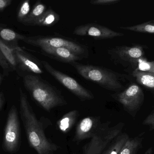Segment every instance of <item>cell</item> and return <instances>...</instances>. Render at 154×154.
I'll list each match as a JSON object with an SVG mask.
<instances>
[{
  "label": "cell",
  "instance_id": "obj_8",
  "mask_svg": "<svg viewBox=\"0 0 154 154\" xmlns=\"http://www.w3.org/2000/svg\"><path fill=\"white\" fill-rule=\"evenodd\" d=\"M41 63L48 73L81 100L94 99L92 92L82 86L75 79L58 70L47 61H42Z\"/></svg>",
  "mask_w": 154,
  "mask_h": 154
},
{
  "label": "cell",
  "instance_id": "obj_10",
  "mask_svg": "<svg viewBox=\"0 0 154 154\" xmlns=\"http://www.w3.org/2000/svg\"><path fill=\"white\" fill-rule=\"evenodd\" d=\"M73 33L80 36L92 37L95 39L104 40L124 36V33L96 23L82 24L75 28Z\"/></svg>",
  "mask_w": 154,
  "mask_h": 154
},
{
  "label": "cell",
  "instance_id": "obj_22",
  "mask_svg": "<svg viewBox=\"0 0 154 154\" xmlns=\"http://www.w3.org/2000/svg\"><path fill=\"white\" fill-rule=\"evenodd\" d=\"M120 29L141 33H154V20L132 26H122Z\"/></svg>",
  "mask_w": 154,
  "mask_h": 154
},
{
  "label": "cell",
  "instance_id": "obj_5",
  "mask_svg": "<svg viewBox=\"0 0 154 154\" xmlns=\"http://www.w3.org/2000/svg\"><path fill=\"white\" fill-rule=\"evenodd\" d=\"M23 41L39 48L43 47L66 48L83 58H88L89 56L88 49L86 45L65 37L49 35L25 36Z\"/></svg>",
  "mask_w": 154,
  "mask_h": 154
},
{
  "label": "cell",
  "instance_id": "obj_26",
  "mask_svg": "<svg viewBox=\"0 0 154 154\" xmlns=\"http://www.w3.org/2000/svg\"><path fill=\"white\" fill-rule=\"evenodd\" d=\"M143 124L149 127L150 130H154V109L143 120Z\"/></svg>",
  "mask_w": 154,
  "mask_h": 154
},
{
  "label": "cell",
  "instance_id": "obj_17",
  "mask_svg": "<svg viewBox=\"0 0 154 154\" xmlns=\"http://www.w3.org/2000/svg\"><path fill=\"white\" fill-rule=\"evenodd\" d=\"M79 111L73 110L65 114L57 122V126L62 133L66 134L70 131L76 122Z\"/></svg>",
  "mask_w": 154,
  "mask_h": 154
},
{
  "label": "cell",
  "instance_id": "obj_12",
  "mask_svg": "<svg viewBox=\"0 0 154 154\" xmlns=\"http://www.w3.org/2000/svg\"><path fill=\"white\" fill-rule=\"evenodd\" d=\"M101 123L98 117H87L83 118L77 125L75 139L81 141L90 139Z\"/></svg>",
  "mask_w": 154,
  "mask_h": 154
},
{
  "label": "cell",
  "instance_id": "obj_1",
  "mask_svg": "<svg viewBox=\"0 0 154 154\" xmlns=\"http://www.w3.org/2000/svg\"><path fill=\"white\" fill-rule=\"evenodd\" d=\"M20 113L28 143L38 154H54L59 146L45 134V125L37 118L26 94L20 89Z\"/></svg>",
  "mask_w": 154,
  "mask_h": 154
},
{
  "label": "cell",
  "instance_id": "obj_2",
  "mask_svg": "<svg viewBox=\"0 0 154 154\" xmlns=\"http://www.w3.org/2000/svg\"><path fill=\"white\" fill-rule=\"evenodd\" d=\"M23 83L33 99L48 112L67 104L61 92L56 87L37 75H25Z\"/></svg>",
  "mask_w": 154,
  "mask_h": 154
},
{
  "label": "cell",
  "instance_id": "obj_6",
  "mask_svg": "<svg viewBox=\"0 0 154 154\" xmlns=\"http://www.w3.org/2000/svg\"><path fill=\"white\" fill-rule=\"evenodd\" d=\"M142 45L132 46H117L109 49L107 52L111 60L116 64L126 67L130 66L134 68L138 61L145 58L144 49Z\"/></svg>",
  "mask_w": 154,
  "mask_h": 154
},
{
  "label": "cell",
  "instance_id": "obj_9",
  "mask_svg": "<svg viewBox=\"0 0 154 154\" xmlns=\"http://www.w3.org/2000/svg\"><path fill=\"white\" fill-rule=\"evenodd\" d=\"M112 97L129 112H135L141 108L144 101V94L140 86L132 84L125 90L117 92Z\"/></svg>",
  "mask_w": 154,
  "mask_h": 154
},
{
  "label": "cell",
  "instance_id": "obj_23",
  "mask_svg": "<svg viewBox=\"0 0 154 154\" xmlns=\"http://www.w3.org/2000/svg\"><path fill=\"white\" fill-rule=\"evenodd\" d=\"M30 2L29 0L23 1L20 5L17 13V19L20 22H23L27 18L30 12Z\"/></svg>",
  "mask_w": 154,
  "mask_h": 154
},
{
  "label": "cell",
  "instance_id": "obj_16",
  "mask_svg": "<svg viewBox=\"0 0 154 154\" xmlns=\"http://www.w3.org/2000/svg\"><path fill=\"white\" fill-rule=\"evenodd\" d=\"M60 19V14L49 7L39 18L34 21L30 26L51 27L57 23Z\"/></svg>",
  "mask_w": 154,
  "mask_h": 154
},
{
  "label": "cell",
  "instance_id": "obj_4",
  "mask_svg": "<svg viewBox=\"0 0 154 154\" xmlns=\"http://www.w3.org/2000/svg\"><path fill=\"white\" fill-rule=\"evenodd\" d=\"M111 122L101 123L89 142L83 148V154H102L113 141L122 133L125 126L120 122L110 126Z\"/></svg>",
  "mask_w": 154,
  "mask_h": 154
},
{
  "label": "cell",
  "instance_id": "obj_7",
  "mask_svg": "<svg viewBox=\"0 0 154 154\" xmlns=\"http://www.w3.org/2000/svg\"><path fill=\"white\" fill-rule=\"evenodd\" d=\"M20 128L18 110L15 105H12L8 113L3 138L2 146L5 152L13 153L19 150Z\"/></svg>",
  "mask_w": 154,
  "mask_h": 154
},
{
  "label": "cell",
  "instance_id": "obj_13",
  "mask_svg": "<svg viewBox=\"0 0 154 154\" xmlns=\"http://www.w3.org/2000/svg\"><path fill=\"white\" fill-rule=\"evenodd\" d=\"M45 56L60 62L70 64L83 59L70 50L63 48L43 47L40 48Z\"/></svg>",
  "mask_w": 154,
  "mask_h": 154
},
{
  "label": "cell",
  "instance_id": "obj_15",
  "mask_svg": "<svg viewBox=\"0 0 154 154\" xmlns=\"http://www.w3.org/2000/svg\"><path fill=\"white\" fill-rule=\"evenodd\" d=\"M25 37V36L0 24V39L11 47L14 48L19 46V41L23 40Z\"/></svg>",
  "mask_w": 154,
  "mask_h": 154
},
{
  "label": "cell",
  "instance_id": "obj_11",
  "mask_svg": "<svg viewBox=\"0 0 154 154\" xmlns=\"http://www.w3.org/2000/svg\"><path fill=\"white\" fill-rule=\"evenodd\" d=\"M17 66L22 70L35 75L43 74L42 64L38 60L27 53L19 46L14 48Z\"/></svg>",
  "mask_w": 154,
  "mask_h": 154
},
{
  "label": "cell",
  "instance_id": "obj_27",
  "mask_svg": "<svg viewBox=\"0 0 154 154\" xmlns=\"http://www.w3.org/2000/svg\"><path fill=\"white\" fill-rule=\"evenodd\" d=\"M11 2V0H0V12L4 11Z\"/></svg>",
  "mask_w": 154,
  "mask_h": 154
},
{
  "label": "cell",
  "instance_id": "obj_14",
  "mask_svg": "<svg viewBox=\"0 0 154 154\" xmlns=\"http://www.w3.org/2000/svg\"><path fill=\"white\" fill-rule=\"evenodd\" d=\"M0 67L6 73L16 70L18 66L14 55V48L0 39Z\"/></svg>",
  "mask_w": 154,
  "mask_h": 154
},
{
  "label": "cell",
  "instance_id": "obj_18",
  "mask_svg": "<svg viewBox=\"0 0 154 154\" xmlns=\"http://www.w3.org/2000/svg\"><path fill=\"white\" fill-rule=\"evenodd\" d=\"M132 75L138 84L152 91H154V75L145 71L134 70Z\"/></svg>",
  "mask_w": 154,
  "mask_h": 154
},
{
  "label": "cell",
  "instance_id": "obj_20",
  "mask_svg": "<svg viewBox=\"0 0 154 154\" xmlns=\"http://www.w3.org/2000/svg\"><path fill=\"white\" fill-rule=\"evenodd\" d=\"M47 9V7L45 4L41 1H37L22 24L24 25L30 26L34 21L39 18L46 11Z\"/></svg>",
  "mask_w": 154,
  "mask_h": 154
},
{
  "label": "cell",
  "instance_id": "obj_24",
  "mask_svg": "<svg viewBox=\"0 0 154 154\" xmlns=\"http://www.w3.org/2000/svg\"><path fill=\"white\" fill-rule=\"evenodd\" d=\"M134 70L148 72L154 75V61H147L146 58L140 59L134 68Z\"/></svg>",
  "mask_w": 154,
  "mask_h": 154
},
{
  "label": "cell",
  "instance_id": "obj_3",
  "mask_svg": "<svg viewBox=\"0 0 154 154\" xmlns=\"http://www.w3.org/2000/svg\"><path fill=\"white\" fill-rule=\"evenodd\" d=\"M70 65L83 78L94 82L105 89L118 92L124 88L122 81L125 79V75L107 68L77 61Z\"/></svg>",
  "mask_w": 154,
  "mask_h": 154
},
{
  "label": "cell",
  "instance_id": "obj_19",
  "mask_svg": "<svg viewBox=\"0 0 154 154\" xmlns=\"http://www.w3.org/2000/svg\"><path fill=\"white\" fill-rule=\"evenodd\" d=\"M143 134H141L134 138H129L123 146L119 154H136L142 146Z\"/></svg>",
  "mask_w": 154,
  "mask_h": 154
},
{
  "label": "cell",
  "instance_id": "obj_25",
  "mask_svg": "<svg viewBox=\"0 0 154 154\" xmlns=\"http://www.w3.org/2000/svg\"><path fill=\"white\" fill-rule=\"evenodd\" d=\"M120 2V0H92L90 2V3L93 5H107L115 4Z\"/></svg>",
  "mask_w": 154,
  "mask_h": 154
},
{
  "label": "cell",
  "instance_id": "obj_29",
  "mask_svg": "<svg viewBox=\"0 0 154 154\" xmlns=\"http://www.w3.org/2000/svg\"><path fill=\"white\" fill-rule=\"evenodd\" d=\"M153 149L152 147H150V148L146 150V152L144 153V154H152Z\"/></svg>",
  "mask_w": 154,
  "mask_h": 154
},
{
  "label": "cell",
  "instance_id": "obj_28",
  "mask_svg": "<svg viewBox=\"0 0 154 154\" xmlns=\"http://www.w3.org/2000/svg\"><path fill=\"white\" fill-rule=\"evenodd\" d=\"M1 81H2V77L0 75V85H1ZM5 104V99L3 95L0 93V115H1V111L2 110Z\"/></svg>",
  "mask_w": 154,
  "mask_h": 154
},
{
  "label": "cell",
  "instance_id": "obj_21",
  "mask_svg": "<svg viewBox=\"0 0 154 154\" xmlns=\"http://www.w3.org/2000/svg\"><path fill=\"white\" fill-rule=\"evenodd\" d=\"M129 138L126 134H120L111 143L102 154H119L128 139Z\"/></svg>",
  "mask_w": 154,
  "mask_h": 154
}]
</instances>
